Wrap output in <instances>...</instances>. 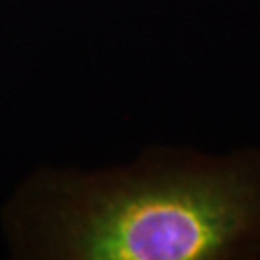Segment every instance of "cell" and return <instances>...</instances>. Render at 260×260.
<instances>
[{
	"label": "cell",
	"mask_w": 260,
	"mask_h": 260,
	"mask_svg": "<svg viewBox=\"0 0 260 260\" xmlns=\"http://www.w3.org/2000/svg\"><path fill=\"white\" fill-rule=\"evenodd\" d=\"M2 228L18 258H260V149H154L96 172L45 168L10 197Z\"/></svg>",
	"instance_id": "cell-1"
}]
</instances>
